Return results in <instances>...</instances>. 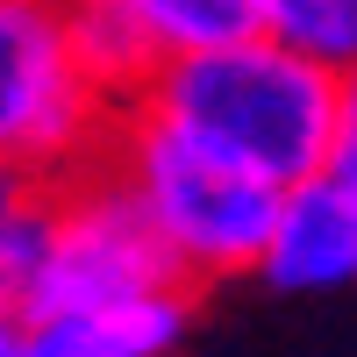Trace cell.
Instances as JSON below:
<instances>
[{"label":"cell","instance_id":"6da1fadb","mask_svg":"<svg viewBox=\"0 0 357 357\" xmlns=\"http://www.w3.org/2000/svg\"><path fill=\"white\" fill-rule=\"evenodd\" d=\"M136 107L165 114L193 143L222 151L229 165L257 172L264 186H301L329 172L336 129H343V72L321 57H301L279 36H243L229 50L178 57L151 79Z\"/></svg>","mask_w":357,"mask_h":357},{"label":"cell","instance_id":"7a4b0ae2","mask_svg":"<svg viewBox=\"0 0 357 357\" xmlns=\"http://www.w3.org/2000/svg\"><path fill=\"white\" fill-rule=\"evenodd\" d=\"M107 165L129 178V193L143 200V215L165 236L186 286L243 279L264 264V243H272V222H279V186H264L257 172L229 165L222 151L193 143L151 107L122 114Z\"/></svg>","mask_w":357,"mask_h":357},{"label":"cell","instance_id":"3957f363","mask_svg":"<svg viewBox=\"0 0 357 357\" xmlns=\"http://www.w3.org/2000/svg\"><path fill=\"white\" fill-rule=\"evenodd\" d=\"M122 114L86 72L65 0H0V158L65 186L107 165Z\"/></svg>","mask_w":357,"mask_h":357},{"label":"cell","instance_id":"277c9868","mask_svg":"<svg viewBox=\"0 0 357 357\" xmlns=\"http://www.w3.org/2000/svg\"><path fill=\"white\" fill-rule=\"evenodd\" d=\"M172 286L186 279L143 215V200L129 193V178L114 165H93L65 186H50V229L15 307L29 321H43V314H79V307H129Z\"/></svg>","mask_w":357,"mask_h":357},{"label":"cell","instance_id":"5b68a950","mask_svg":"<svg viewBox=\"0 0 357 357\" xmlns=\"http://www.w3.org/2000/svg\"><path fill=\"white\" fill-rule=\"evenodd\" d=\"M257 279L272 293H343L357 286V186L314 172L279 193V222Z\"/></svg>","mask_w":357,"mask_h":357},{"label":"cell","instance_id":"8992f818","mask_svg":"<svg viewBox=\"0 0 357 357\" xmlns=\"http://www.w3.org/2000/svg\"><path fill=\"white\" fill-rule=\"evenodd\" d=\"M186 321H193V301H186V286H172L129 307L43 314V321H29L22 357H172L186 343Z\"/></svg>","mask_w":357,"mask_h":357},{"label":"cell","instance_id":"52a82bcc","mask_svg":"<svg viewBox=\"0 0 357 357\" xmlns=\"http://www.w3.org/2000/svg\"><path fill=\"white\" fill-rule=\"evenodd\" d=\"M65 15H72V43L86 57V72H93L122 107H136L151 93V79L165 72V57L151 43V29L136 22V8L129 0H65Z\"/></svg>","mask_w":357,"mask_h":357},{"label":"cell","instance_id":"ba28073f","mask_svg":"<svg viewBox=\"0 0 357 357\" xmlns=\"http://www.w3.org/2000/svg\"><path fill=\"white\" fill-rule=\"evenodd\" d=\"M136 22L151 29L165 65L200 50H229L243 36H264V0H129Z\"/></svg>","mask_w":357,"mask_h":357},{"label":"cell","instance_id":"9c48e42d","mask_svg":"<svg viewBox=\"0 0 357 357\" xmlns=\"http://www.w3.org/2000/svg\"><path fill=\"white\" fill-rule=\"evenodd\" d=\"M264 36L321 57L329 72H357V0H264Z\"/></svg>","mask_w":357,"mask_h":357},{"label":"cell","instance_id":"30bf717a","mask_svg":"<svg viewBox=\"0 0 357 357\" xmlns=\"http://www.w3.org/2000/svg\"><path fill=\"white\" fill-rule=\"evenodd\" d=\"M43 229H50V178L0 158V293L8 301L22 293L29 264L43 250Z\"/></svg>","mask_w":357,"mask_h":357},{"label":"cell","instance_id":"8fae6325","mask_svg":"<svg viewBox=\"0 0 357 357\" xmlns=\"http://www.w3.org/2000/svg\"><path fill=\"white\" fill-rule=\"evenodd\" d=\"M329 172L343 186H357V72H343V129H336V158Z\"/></svg>","mask_w":357,"mask_h":357},{"label":"cell","instance_id":"7c38bea8","mask_svg":"<svg viewBox=\"0 0 357 357\" xmlns=\"http://www.w3.org/2000/svg\"><path fill=\"white\" fill-rule=\"evenodd\" d=\"M22 336H29V314L0 293V357H22Z\"/></svg>","mask_w":357,"mask_h":357}]
</instances>
